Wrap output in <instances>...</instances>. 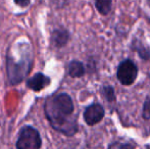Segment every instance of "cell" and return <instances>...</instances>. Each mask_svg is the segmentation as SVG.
<instances>
[{"mask_svg":"<svg viewBox=\"0 0 150 149\" xmlns=\"http://www.w3.org/2000/svg\"><path fill=\"white\" fill-rule=\"evenodd\" d=\"M74 112L75 105L69 94H52L45 99L44 112L50 126L67 137L78 132L77 117L74 115Z\"/></svg>","mask_w":150,"mask_h":149,"instance_id":"cell-1","label":"cell"},{"mask_svg":"<svg viewBox=\"0 0 150 149\" xmlns=\"http://www.w3.org/2000/svg\"><path fill=\"white\" fill-rule=\"evenodd\" d=\"M33 49L28 41H18L8 48L6 54L7 81L11 86L18 85L30 74L33 66Z\"/></svg>","mask_w":150,"mask_h":149,"instance_id":"cell-2","label":"cell"},{"mask_svg":"<svg viewBox=\"0 0 150 149\" xmlns=\"http://www.w3.org/2000/svg\"><path fill=\"white\" fill-rule=\"evenodd\" d=\"M42 146V138L39 131L30 125H26L20 130L16 149H40Z\"/></svg>","mask_w":150,"mask_h":149,"instance_id":"cell-3","label":"cell"},{"mask_svg":"<svg viewBox=\"0 0 150 149\" xmlns=\"http://www.w3.org/2000/svg\"><path fill=\"white\" fill-rule=\"evenodd\" d=\"M138 75V70L137 66L132 60H124L120 62L119 68H117V79L122 85H132L135 82Z\"/></svg>","mask_w":150,"mask_h":149,"instance_id":"cell-4","label":"cell"},{"mask_svg":"<svg viewBox=\"0 0 150 149\" xmlns=\"http://www.w3.org/2000/svg\"><path fill=\"white\" fill-rule=\"evenodd\" d=\"M104 117V108L98 103H93L86 107L84 112V121L88 126L98 124Z\"/></svg>","mask_w":150,"mask_h":149,"instance_id":"cell-5","label":"cell"},{"mask_svg":"<svg viewBox=\"0 0 150 149\" xmlns=\"http://www.w3.org/2000/svg\"><path fill=\"white\" fill-rule=\"evenodd\" d=\"M50 83H51V79L48 76L44 75L43 73H36L35 75L27 80L26 85L32 91L41 92L47 86H49Z\"/></svg>","mask_w":150,"mask_h":149,"instance_id":"cell-6","label":"cell"},{"mask_svg":"<svg viewBox=\"0 0 150 149\" xmlns=\"http://www.w3.org/2000/svg\"><path fill=\"white\" fill-rule=\"evenodd\" d=\"M69 40V33L67 30L62 28H58L52 31L50 36V42L52 46L55 48H62L67 44Z\"/></svg>","mask_w":150,"mask_h":149,"instance_id":"cell-7","label":"cell"},{"mask_svg":"<svg viewBox=\"0 0 150 149\" xmlns=\"http://www.w3.org/2000/svg\"><path fill=\"white\" fill-rule=\"evenodd\" d=\"M67 74L71 78H81L85 75V66L79 60H71L67 64Z\"/></svg>","mask_w":150,"mask_h":149,"instance_id":"cell-8","label":"cell"},{"mask_svg":"<svg viewBox=\"0 0 150 149\" xmlns=\"http://www.w3.org/2000/svg\"><path fill=\"white\" fill-rule=\"evenodd\" d=\"M111 2L112 0H95V5L99 13L103 16L108 13L111 8Z\"/></svg>","mask_w":150,"mask_h":149,"instance_id":"cell-9","label":"cell"},{"mask_svg":"<svg viewBox=\"0 0 150 149\" xmlns=\"http://www.w3.org/2000/svg\"><path fill=\"white\" fill-rule=\"evenodd\" d=\"M132 48L135 50V51L138 52V54L143 58V59H149L150 57V51L147 49L146 47L143 46V44L139 41H136L135 40L132 43Z\"/></svg>","mask_w":150,"mask_h":149,"instance_id":"cell-10","label":"cell"},{"mask_svg":"<svg viewBox=\"0 0 150 149\" xmlns=\"http://www.w3.org/2000/svg\"><path fill=\"white\" fill-rule=\"evenodd\" d=\"M101 94L107 101H115V90L111 86H104L101 89Z\"/></svg>","mask_w":150,"mask_h":149,"instance_id":"cell-11","label":"cell"},{"mask_svg":"<svg viewBox=\"0 0 150 149\" xmlns=\"http://www.w3.org/2000/svg\"><path fill=\"white\" fill-rule=\"evenodd\" d=\"M108 149H135L134 146L130 143H124V142H115L108 147Z\"/></svg>","mask_w":150,"mask_h":149,"instance_id":"cell-12","label":"cell"},{"mask_svg":"<svg viewBox=\"0 0 150 149\" xmlns=\"http://www.w3.org/2000/svg\"><path fill=\"white\" fill-rule=\"evenodd\" d=\"M142 115L145 119H150V94L147 97L146 101L144 102V105H143V110H142Z\"/></svg>","mask_w":150,"mask_h":149,"instance_id":"cell-13","label":"cell"},{"mask_svg":"<svg viewBox=\"0 0 150 149\" xmlns=\"http://www.w3.org/2000/svg\"><path fill=\"white\" fill-rule=\"evenodd\" d=\"M13 2L16 3V5H18V7L26 8L31 4V0H13Z\"/></svg>","mask_w":150,"mask_h":149,"instance_id":"cell-14","label":"cell"},{"mask_svg":"<svg viewBox=\"0 0 150 149\" xmlns=\"http://www.w3.org/2000/svg\"><path fill=\"white\" fill-rule=\"evenodd\" d=\"M147 2H148V4H149V6H150V0H147Z\"/></svg>","mask_w":150,"mask_h":149,"instance_id":"cell-15","label":"cell"}]
</instances>
